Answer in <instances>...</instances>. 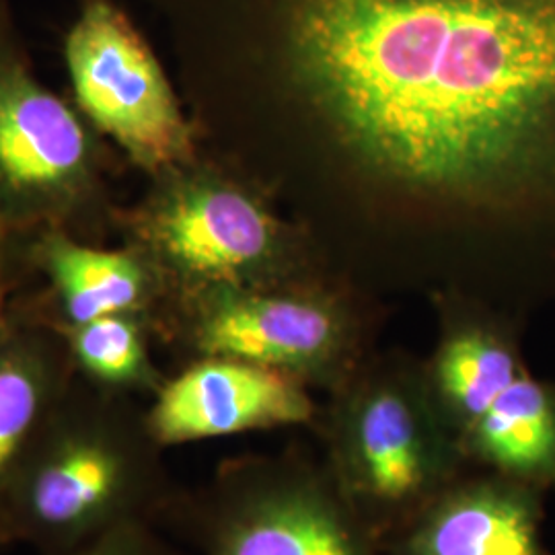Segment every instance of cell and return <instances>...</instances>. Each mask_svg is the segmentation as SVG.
<instances>
[{"mask_svg": "<svg viewBox=\"0 0 555 555\" xmlns=\"http://www.w3.org/2000/svg\"><path fill=\"white\" fill-rule=\"evenodd\" d=\"M68 555H183L157 533L155 522L118 527Z\"/></svg>", "mask_w": 555, "mask_h": 555, "instance_id": "2e32d148", "label": "cell"}, {"mask_svg": "<svg viewBox=\"0 0 555 555\" xmlns=\"http://www.w3.org/2000/svg\"><path fill=\"white\" fill-rule=\"evenodd\" d=\"M543 522V492L469 465L385 543V554L554 555Z\"/></svg>", "mask_w": 555, "mask_h": 555, "instance_id": "30bf717a", "label": "cell"}, {"mask_svg": "<svg viewBox=\"0 0 555 555\" xmlns=\"http://www.w3.org/2000/svg\"><path fill=\"white\" fill-rule=\"evenodd\" d=\"M472 467L555 492V387L527 371L461 438Z\"/></svg>", "mask_w": 555, "mask_h": 555, "instance_id": "5bb4252c", "label": "cell"}, {"mask_svg": "<svg viewBox=\"0 0 555 555\" xmlns=\"http://www.w3.org/2000/svg\"><path fill=\"white\" fill-rule=\"evenodd\" d=\"M318 416L311 389L297 378L219 357L188 360L144 408L146 426L165 451L212 438L313 426Z\"/></svg>", "mask_w": 555, "mask_h": 555, "instance_id": "9c48e42d", "label": "cell"}, {"mask_svg": "<svg viewBox=\"0 0 555 555\" xmlns=\"http://www.w3.org/2000/svg\"><path fill=\"white\" fill-rule=\"evenodd\" d=\"M77 375L119 396H155L165 375L151 354L149 321L134 315H107L82 325L59 327Z\"/></svg>", "mask_w": 555, "mask_h": 555, "instance_id": "9a60e30c", "label": "cell"}, {"mask_svg": "<svg viewBox=\"0 0 555 555\" xmlns=\"http://www.w3.org/2000/svg\"><path fill=\"white\" fill-rule=\"evenodd\" d=\"M525 371L508 319L465 298L442 302L437 348L422 362V375L438 416L459 444Z\"/></svg>", "mask_w": 555, "mask_h": 555, "instance_id": "7c38bea8", "label": "cell"}, {"mask_svg": "<svg viewBox=\"0 0 555 555\" xmlns=\"http://www.w3.org/2000/svg\"><path fill=\"white\" fill-rule=\"evenodd\" d=\"M311 428L339 492L383 545L469 467L430 401L422 362L401 354L366 358Z\"/></svg>", "mask_w": 555, "mask_h": 555, "instance_id": "3957f363", "label": "cell"}, {"mask_svg": "<svg viewBox=\"0 0 555 555\" xmlns=\"http://www.w3.org/2000/svg\"><path fill=\"white\" fill-rule=\"evenodd\" d=\"M9 309H11V307H9ZM7 315H9V311H7V313H2V315H0V330H2V325H4V321H7Z\"/></svg>", "mask_w": 555, "mask_h": 555, "instance_id": "d6986e66", "label": "cell"}, {"mask_svg": "<svg viewBox=\"0 0 555 555\" xmlns=\"http://www.w3.org/2000/svg\"><path fill=\"white\" fill-rule=\"evenodd\" d=\"M157 337L190 360H245L327 393L371 357L362 305L348 291L309 276L181 298L167 309Z\"/></svg>", "mask_w": 555, "mask_h": 555, "instance_id": "8992f818", "label": "cell"}, {"mask_svg": "<svg viewBox=\"0 0 555 555\" xmlns=\"http://www.w3.org/2000/svg\"><path fill=\"white\" fill-rule=\"evenodd\" d=\"M23 266L46 278L41 305H27L56 327L82 325L107 315H134L155 337L167 311L165 286L153 266L126 245L107 249L48 231L21 247Z\"/></svg>", "mask_w": 555, "mask_h": 555, "instance_id": "8fae6325", "label": "cell"}, {"mask_svg": "<svg viewBox=\"0 0 555 555\" xmlns=\"http://www.w3.org/2000/svg\"><path fill=\"white\" fill-rule=\"evenodd\" d=\"M75 103L34 73L13 23L0 27V231L23 247L62 231L98 241L116 231L109 151Z\"/></svg>", "mask_w": 555, "mask_h": 555, "instance_id": "5b68a950", "label": "cell"}, {"mask_svg": "<svg viewBox=\"0 0 555 555\" xmlns=\"http://www.w3.org/2000/svg\"><path fill=\"white\" fill-rule=\"evenodd\" d=\"M75 377L59 327L11 302L0 330V504Z\"/></svg>", "mask_w": 555, "mask_h": 555, "instance_id": "4fadbf2b", "label": "cell"}, {"mask_svg": "<svg viewBox=\"0 0 555 555\" xmlns=\"http://www.w3.org/2000/svg\"><path fill=\"white\" fill-rule=\"evenodd\" d=\"M134 397L75 377L0 504V545L68 555L181 496Z\"/></svg>", "mask_w": 555, "mask_h": 555, "instance_id": "7a4b0ae2", "label": "cell"}, {"mask_svg": "<svg viewBox=\"0 0 555 555\" xmlns=\"http://www.w3.org/2000/svg\"><path fill=\"white\" fill-rule=\"evenodd\" d=\"M194 89H288L364 178L500 206L555 181V0H146Z\"/></svg>", "mask_w": 555, "mask_h": 555, "instance_id": "6da1fadb", "label": "cell"}, {"mask_svg": "<svg viewBox=\"0 0 555 555\" xmlns=\"http://www.w3.org/2000/svg\"><path fill=\"white\" fill-rule=\"evenodd\" d=\"M167 518L185 527L198 555H387L323 459L300 449L220 463Z\"/></svg>", "mask_w": 555, "mask_h": 555, "instance_id": "52a82bcc", "label": "cell"}, {"mask_svg": "<svg viewBox=\"0 0 555 555\" xmlns=\"http://www.w3.org/2000/svg\"><path fill=\"white\" fill-rule=\"evenodd\" d=\"M64 62L77 109L146 176L198 157L196 124L116 0H80L64 36Z\"/></svg>", "mask_w": 555, "mask_h": 555, "instance_id": "ba28073f", "label": "cell"}, {"mask_svg": "<svg viewBox=\"0 0 555 555\" xmlns=\"http://www.w3.org/2000/svg\"><path fill=\"white\" fill-rule=\"evenodd\" d=\"M9 21H11V15H9V2H7V0H0V27L7 25Z\"/></svg>", "mask_w": 555, "mask_h": 555, "instance_id": "ac0fdd59", "label": "cell"}, {"mask_svg": "<svg viewBox=\"0 0 555 555\" xmlns=\"http://www.w3.org/2000/svg\"><path fill=\"white\" fill-rule=\"evenodd\" d=\"M149 179L137 204L119 208L116 233L121 245L153 266L169 298L167 309L212 288H259L307 278L295 259L293 229L278 219L247 173L199 153Z\"/></svg>", "mask_w": 555, "mask_h": 555, "instance_id": "277c9868", "label": "cell"}, {"mask_svg": "<svg viewBox=\"0 0 555 555\" xmlns=\"http://www.w3.org/2000/svg\"><path fill=\"white\" fill-rule=\"evenodd\" d=\"M23 268L21 247L0 231V315L9 311V293L15 286V276Z\"/></svg>", "mask_w": 555, "mask_h": 555, "instance_id": "e0dca14e", "label": "cell"}]
</instances>
